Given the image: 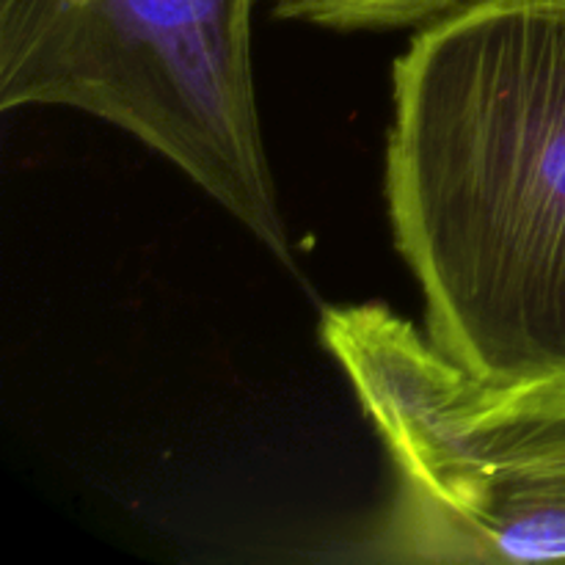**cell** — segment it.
<instances>
[{"label":"cell","instance_id":"1","mask_svg":"<svg viewBox=\"0 0 565 565\" xmlns=\"http://www.w3.org/2000/svg\"><path fill=\"white\" fill-rule=\"evenodd\" d=\"M384 196L428 340L494 390H565V0H475L412 39Z\"/></svg>","mask_w":565,"mask_h":565},{"label":"cell","instance_id":"2","mask_svg":"<svg viewBox=\"0 0 565 565\" xmlns=\"http://www.w3.org/2000/svg\"><path fill=\"white\" fill-rule=\"evenodd\" d=\"M320 342L397 475L362 561H565V390H494L375 301L326 309Z\"/></svg>","mask_w":565,"mask_h":565},{"label":"cell","instance_id":"3","mask_svg":"<svg viewBox=\"0 0 565 565\" xmlns=\"http://www.w3.org/2000/svg\"><path fill=\"white\" fill-rule=\"evenodd\" d=\"M254 0H0V108L92 114L292 265L252 70Z\"/></svg>","mask_w":565,"mask_h":565},{"label":"cell","instance_id":"4","mask_svg":"<svg viewBox=\"0 0 565 565\" xmlns=\"http://www.w3.org/2000/svg\"><path fill=\"white\" fill-rule=\"evenodd\" d=\"M279 20L329 31H392L430 25L475 0H268Z\"/></svg>","mask_w":565,"mask_h":565}]
</instances>
